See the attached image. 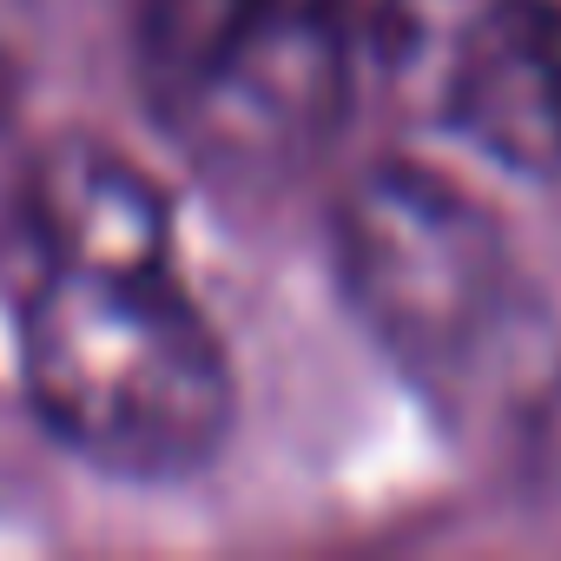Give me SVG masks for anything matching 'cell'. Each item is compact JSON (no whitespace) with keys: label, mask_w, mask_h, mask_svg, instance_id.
<instances>
[{"label":"cell","mask_w":561,"mask_h":561,"mask_svg":"<svg viewBox=\"0 0 561 561\" xmlns=\"http://www.w3.org/2000/svg\"><path fill=\"white\" fill-rule=\"evenodd\" d=\"M331 271L443 443L522 502H561V305L449 172L364 165L331 205Z\"/></svg>","instance_id":"1"},{"label":"cell","mask_w":561,"mask_h":561,"mask_svg":"<svg viewBox=\"0 0 561 561\" xmlns=\"http://www.w3.org/2000/svg\"><path fill=\"white\" fill-rule=\"evenodd\" d=\"M14 377L34 423L113 482H185L218 462L238 377L185 257H27L8 277Z\"/></svg>","instance_id":"2"},{"label":"cell","mask_w":561,"mask_h":561,"mask_svg":"<svg viewBox=\"0 0 561 561\" xmlns=\"http://www.w3.org/2000/svg\"><path fill=\"white\" fill-rule=\"evenodd\" d=\"M364 14L351 0H139L133 80L179 159L231 185L305 172L351 119Z\"/></svg>","instance_id":"3"},{"label":"cell","mask_w":561,"mask_h":561,"mask_svg":"<svg viewBox=\"0 0 561 561\" xmlns=\"http://www.w3.org/2000/svg\"><path fill=\"white\" fill-rule=\"evenodd\" d=\"M443 60V119L508 172L561 179V0H482Z\"/></svg>","instance_id":"4"},{"label":"cell","mask_w":561,"mask_h":561,"mask_svg":"<svg viewBox=\"0 0 561 561\" xmlns=\"http://www.w3.org/2000/svg\"><path fill=\"white\" fill-rule=\"evenodd\" d=\"M21 165L0 152V271H14V225H21Z\"/></svg>","instance_id":"5"}]
</instances>
